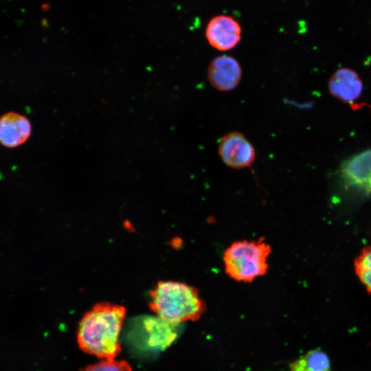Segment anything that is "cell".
<instances>
[{"instance_id": "7a4b0ae2", "label": "cell", "mask_w": 371, "mask_h": 371, "mask_svg": "<svg viewBox=\"0 0 371 371\" xmlns=\"http://www.w3.org/2000/svg\"><path fill=\"white\" fill-rule=\"evenodd\" d=\"M150 296L148 306L156 316L176 325L196 321L206 310L198 289L181 282L159 281Z\"/></svg>"}, {"instance_id": "8fae6325", "label": "cell", "mask_w": 371, "mask_h": 371, "mask_svg": "<svg viewBox=\"0 0 371 371\" xmlns=\"http://www.w3.org/2000/svg\"><path fill=\"white\" fill-rule=\"evenodd\" d=\"M354 266L357 276L368 293L371 294V247L361 251L355 260Z\"/></svg>"}, {"instance_id": "9c48e42d", "label": "cell", "mask_w": 371, "mask_h": 371, "mask_svg": "<svg viewBox=\"0 0 371 371\" xmlns=\"http://www.w3.org/2000/svg\"><path fill=\"white\" fill-rule=\"evenodd\" d=\"M328 89L333 96L352 105L361 95L363 83L355 71L341 68L331 76L328 82Z\"/></svg>"}, {"instance_id": "30bf717a", "label": "cell", "mask_w": 371, "mask_h": 371, "mask_svg": "<svg viewBox=\"0 0 371 371\" xmlns=\"http://www.w3.org/2000/svg\"><path fill=\"white\" fill-rule=\"evenodd\" d=\"M289 371H331L330 359L323 351L311 350L291 363Z\"/></svg>"}, {"instance_id": "52a82bcc", "label": "cell", "mask_w": 371, "mask_h": 371, "mask_svg": "<svg viewBox=\"0 0 371 371\" xmlns=\"http://www.w3.org/2000/svg\"><path fill=\"white\" fill-rule=\"evenodd\" d=\"M341 177L350 187L371 192V150L348 159L341 168Z\"/></svg>"}, {"instance_id": "5b68a950", "label": "cell", "mask_w": 371, "mask_h": 371, "mask_svg": "<svg viewBox=\"0 0 371 371\" xmlns=\"http://www.w3.org/2000/svg\"><path fill=\"white\" fill-rule=\"evenodd\" d=\"M205 36L209 45L221 52L232 49L242 38V27L233 16L218 14L207 22Z\"/></svg>"}, {"instance_id": "8992f818", "label": "cell", "mask_w": 371, "mask_h": 371, "mask_svg": "<svg viewBox=\"0 0 371 371\" xmlns=\"http://www.w3.org/2000/svg\"><path fill=\"white\" fill-rule=\"evenodd\" d=\"M243 76L241 66L234 57L221 55L210 63L207 76L210 85L218 91H229L240 83Z\"/></svg>"}, {"instance_id": "277c9868", "label": "cell", "mask_w": 371, "mask_h": 371, "mask_svg": "<svg viewBox=\"0 0 371 371\" xmlns=\"http://www.w3.org/2000/svg\"><path fill=\"white\" fill-rule=\"evenodd\" d=\"M218 153L222 161L233 169L249 167L256 159L254 147L243 133L238 131L227 133L220 139Z\"/></svg>"}, {"instance_id": "3957f363", "label": "cell", "mask_w": 371, "mask_h": 371, "mask_svg": "<svg viewBox=\"0 0 371 371\" xmlns=\"http://www.w3.org/2000/svg\"><path fill=\"white\" fill-rule=\"evenodd\" d=\"M271 252V246L262 238L235 241L224 251L225 272L235 281L251 282L267 273Z\"/></svg>"}, {"instance_id": "7c38bea8", "label": "cell", "mask_w": 371, "mask_h": 371, "mask_svg": "<svg viewBox=\"0 0 371 371\" xmlns=\"http://www.w3.org/2000/svg\"><path fill=\"white\" fill-rule=\"evenodd\" d=\"M81 371H133L126 361L102 360L88 366Z\"/></svg>"}, {"instance_id": "ba28073f", "label": "cell", "mask_w": 371, "mask_h": 371, "mask_svg": "<svg viewBox=\"0 0 371 371\" xmlns=\"http://www.w3.org/2000/svg\"><path fill=\"white\" fill-rule=\"evenodd\" d=\"M32 124L24 115L16 112H7L0 117V144L7 148L23 144L30 137Z\"/></svg>"}, {"instance_id": "6da1fadb", "label": "cell", "mask_w": 371, "mask_h": 371, "mask_svg": "<svg viewBox=\"0 0 371 371\" xmlns=\"http://www.w3.org/2000/svg\"><path fill=\"white\" fill-rule=\"evenodd\" d=\"M126 309L119 304L101 302L80 321L77 341L85 352L103 360H114L121 352L119 335Z\"/></svg>"}]
</instances>
